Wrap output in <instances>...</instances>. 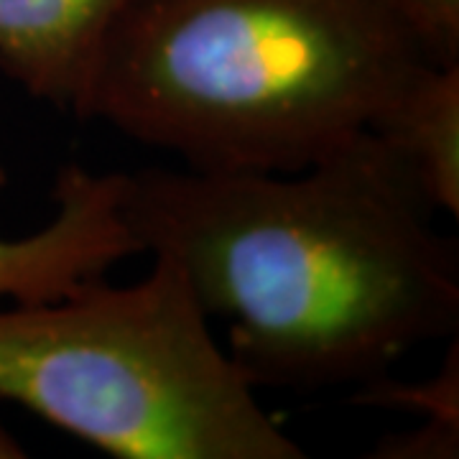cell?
<instances>
[{"mask_svg":"<svg viewBox=\"0 0 459 459\" xmlns=\"http://www.w3.org/2000/svg\"><path fill=\"white\" fill-rule=\"evenodd\" d=\"M434 65H459V0H370Z\"/></svg>","mask_w":459,"mask_h":459,"instance_id":"obj_8","label":"cell"},{"mask_svg":"<svg viewBox=\"0 0 459 459\" xmlns=\"http://www.w3.org/2000/svg\"><path fill=\"white\" fill-rule=\"evenodd\" d=\"M131 0H0V72L29 98L82 117L100 49Z\"/></svg>","mask_w":459,"mask_h":459,"instance_id":"obj_5","label":"cell"},{"mask_svg":"<svg viewBox=\"0 0 459 459\" xmlns=\"http://www.w3.org/2000/svg\"><path fill=\"white\" fill-rule=\"evenodd\" d=\"M429 62L370 0H131L82 117L199 171H296L368 135Z\"/></svg>","mask_w":459,"mask_h":459,"instance_id":"obj_2","label":"cell"},{"mask_svg":"<svg viewBox=\"0 0 459 459\" xmlns=\"http://www.w3.org/2000/svg\"><path fill=\"white\" fill-rule=\"evenodd\" d=\"M51 199L47 225L21 238H0V304L59 299L141 255L126 217V171L66 164Z\"/></svg>","mask_w":459,"mask_h":459,"instance_id":"obj_4","label":"cell"},{"mask_svg":"<svg viewBox=\"0 0 459 459\" xmlns=\"http://www.w3.org/2000/svg\"><path fill=\"white\" fill-rule=\"evenodd\" d=\"M350 398L355 406L383 411H403L419 416L421 421H446L459 424V344L452 337V347L444 355L437 373L424 380H391L388 373L373 377Z\"/></svg>","mask_w":459,"mask_h":459,"instance_id":"obj_7","label":"cell"},{"mask_svg":"<svg viewBox=\"0 0 459 459\" xmlns=\"http://www.w3.org/2000/svg\"><path fill=\"white\" fill-rule=\"evenodd\" d=\"M370 457L377 459H457L459 424L421 421V427L398 431L373 446Z\"/></svg>","mask_w":459,"mask_h":459,"instance_id":"obj_9","label":"cell"},{"mask_svg":"<svg viewBox=\"0 0 459 459\" xmlns=\"http://www.w3.org/2000/svg\"><path fill=\"white\" fill-rule=\"evenodd\" d=\"M5 186H8V169L0 161V195L5 192Z\"/></svg>","mask_w":459,"mask_h":459,"instance_id":"obj_11","label":"cell"},{"mask_svg":"<svg viewBox=\"0 0 459 459\" xmlns=\"http://www.w3.org/2000/svg\"><path fill=\"white\" fill-rule=\"evenodd\" d=\"M0 403L117 459H304L181 271L0 307Z\"/></svg>","mask_w":459,"mask_h":459,"instance_id":"obj_3","label":"cell"},{"mask_svg":"<svg viewBox=\"0 0 459 459\" xmlns=\"http://www.w3.org/2000/svg\"><path fill=\"white\" fill-rule=\"evenodd\" d=\"M126 217L258 391L362 385L457 334V246L373 133L296 171H126Z\"/></svg>","mask_w":459,"mask_h":459,"instance_id":"obj_1","label":"cell"},{"mask_svg":"<svg viewBox=\"0 0 459 459\" xmlns=\"http://www.w3.org/2000/svg\"><path fill=\"white\" fill-rule=\"evenodd\" d=\"M373 135L394 153L429 207L459 217V65L424 62L377 115Z\"/></svg>","mask_w":459,"mask_h":459,"instance_id":"obj_6","label":"cell"},{"mask_svg":"<svg viewBox=\"0 0 459 459\" xmlns=\"http://www.w3.org/2000/svg\"><path fill=\"white\" fill-rule=\"evenodd\" d=\"M26 457L23 444L18 442L16 437L5 429L3 419H0V459H21Z\"/></svg>","mask_w":459,"mask_h":459,"instance_id":"obj_10","label":"cell"}]
</instances>
